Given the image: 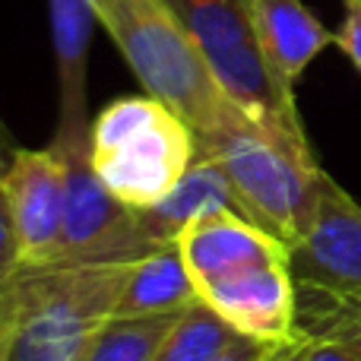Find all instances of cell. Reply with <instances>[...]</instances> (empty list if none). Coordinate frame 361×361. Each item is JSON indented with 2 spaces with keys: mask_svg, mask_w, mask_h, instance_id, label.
Listing matches in <instances>:
<instances>
[{
  "mask_svg": "<svg viewBox=\"0 0 361 361\" xmlns=\"http://www.w3.org/2000/svg\"><path fill=\"white\" fill-rule=\"evenodd\" d=\"M178 314L159 317H111L76 361H152Z\"/></svg>",
  "mask_w": 361,
  "mask_h": 361,
  "instance_id": "15",
  "label": "cell"
},
{
  "mask_svg": "<svg viewBox=\"0 0 361 361\" xmlns=\"http://www.w3.org/2000/svg\"><path fill=\"white\" fill-rule=\"evenodd\" d=\"M197 156V130L146 92L108 102L89 127V159L95 175L137 212L162 203Z\"/></svg>",
  "mask_w": 361,
  "mask_h": 361,
  "instance_id": "4",
  "label": "cell"
},
{
  "mask_svg": "<svg viewBox=\"0 0 361 361\" xmlns=\"http://www.w3.org/2000/svg\"><path fill=\"white\" fill-rule=\"evenodd\" d=\"M178 250L193 286L260 263H292V250L235 209L206 212L178 235Z\"/></svg>",
  "mask_w": 361,
  "mask_h": 361,
  "instance_id": "9",
  "label": "cell"
},
{
  "mask_svg": "<svg viewBox=\"0 0 361 361\" xmlns=\"http://www.w3.org/2000/svg\"><path fill=\"white\" fill-rule=\"evenodd\" d=\"M4 193L23 267L57 260L63 235V162L54 146L13 152L4 169Z\"/></svg>",
  "mask_w": 361,
  "mask_h": 361,
  "instance_id": "7",
  "label": "cell"
},
{
  "mask_svg": "<svg viewBox=\"0 0 361 361\" xmlns=\"http://www.w3.org/2000/svg\"><path fill=\"white\" fill-rule=\"evenodd\" d=\"M140 257H61L23 267L6 295V361H76L92 336L118 314Z\"/></svg>",
  "mask_w": 361,
  "mask_h": 361,
  "instance_id": "1",
  "label": "cell"
},
{
  "mask_svg": "<svg viewBox=\"0 0 361 361\" xmlns=\"http://www.w3.org/2000/svg\"><path fill=\"white\" fill-rule=\"evenodd\" d=\"M48 10L57 63V127H89L92 114L86 102V70L99 13L92 0H48Z\"/></svg>",
  "mask_w": 361,
  "mask_h": 361,
  "instance_id": "10",
  "label": "cell"
},
{
  "mask_svg": "<svg viewBox=\"0 0 361 361\" xmlns=\"http://www.w3.org/2000/svg\"><path fill=\"white\" fill-rule=\"evenodd\" d=\"M336 44L345 57L361 70V6L345 0V16L336 32Z\"/></svg>",
  "mask_w": 361,
  "mask_h": 361,
  "instance_id": "17",
  "label": "cell"
},
{
  "mask_svg": "<svg viewBox=\"0 0 361 361\" xmlns=\"http://www.w3.org/2000/svg\"><path fill=\"white\" fill-rule=\"evenodd\" d=\"M273 361H305V333H301V330L295 333V336L282 345V352Z\"/></svg>",
  "mask_w": 361,
  "mask_h": 361,
  "instance_id": "19",
  "label": "cell"
},
{
  "mask_svg": "<svg viewBox=\"0 0 361 361\" xmlns=\"http://www.w3.org/2000/svg\"><path fill=\"white\" fill-rule=\"evenodd\" d=\"M99 25L118 44L121 57L146 95L178 111L197 137L235 121L241 108L219 89L193 38L165 0H92Z\"/></svg>",
  "mask_w": 361,
  "mask_h": 361,
  "instance_id": "3",
  "label": "cell"
},
{
  "mask_svg": "<svg viewBox=\"0 0 361 361\" xmlns=\"http://www.w3.org/2000/svg\"><path fill=\"white\" fill-rule=\"evenodd\" d=\"M288 343V339H286ZM286 343H263V339H250L241 336L238 343H231L222 355H216L212 361H273L282 352Z\"/></svg>",
  "mask_w": 361,
  "mask_h": 361,
  "instance_id": "18",
  "label": "cell"
},
{
  "mask_svg": "<svg viewBox=\"0 0 361 361\" xmlns=\"http://www.w3.org/2000/svg\"><path fill=\"white\" fill-rule=\"evenodd\" d=\"M10 352V311H6V298L0 305V361H6Z\"/></svg>",
  "mask_w": 361,
  "mask_h": 361,
  "instance_id": "20",
  "label": "cell"
},
{
  "mask_svg": "<svg viewBox=\"0 0 361 361\" xmlns=\"http://www.w3.org/2000/svg\"><path fill=\"white\" fill-rule=\"evenodd\" d=\"M238 339L241 333L231 324H225L206 301L197 298L190 307L178 314L152 361H212Z\"/></svg>",
  "mask_w": 361,
  "mask_h": 361,
  "instance_id": "14",
  "label": "cell"
},
{
  "mask_svg": "<svg viewBox=\"0 0 361 361\" xmlns=\"http://www.w3.org/2000/svg\"><path fill=\"white\" fill-rule=\"evenodd\" d=\"M197 295L241 336L286 343L298 333V282L292 263L238 269L200 286Z\"/></svg>",
  "mask_w": 361,
  "mask_h": 361,
  "instance_id": "8",
  "label": "cell"
},
{
  "mask_svg": "<svg viewBox=\"0 0 361 361\" xmlns=\"http://www.w3.org/2000/svg\"><path fill=\"white\" fill-rule=\"evenodd\" d=\"M292 276L317 298L361 301V203L333 178L311 225L292 244Z\"/></svg>",
  "mask_w": 361,
  "mask_h": 361,
  "instance_id": "6",
  "label": "cell"
},
{
  "mask_svg": "<svg viewBox=\"0 0 361 361\" xmlns=\"http://www.w3.org/2000/svg\"><path fill=\"white\" fill-rule=\"evenodd\" d=\"M193 38L212 80L267 130L307 140L295 89L276 73L260 42L254 0H165Z\"/></svg>",
  "mask_w": 361,
  "mask_h": 361,
  "instance_id": "5",
  "label": "cell"
},
{
  "mask_svg": "<svg viewBox=\"0 0 361 361\" xmlns=\"http://www.w3.org/2000/svg\"><path fill=\"white\" fill-rule=\"evenodd\" d=\"M197 286L184 267L178 244H165L143 254L130 269L127 288L118 301L114 317H159L180 314L197 301Z\"/></svg>",
  "mask_w": 361,
  "mask_h": 361,
  "instance_id": "13",
  "label": "cell"
},
{
  "mask_svg": "<svg viewBox=\"0 0 361 361\" xmlns=\"http://www.w3.org/2000/svg\"><path fill=\"white\" fill-rule=\"evenodd\" d=\"M254 16L269 63L292 89L324 48L336 42L301 0H254Z\"/></svg>",
  "mask_w": 361,
  "mask_h": 361,
  "instance_id": "11",
  "label": "cell"
},
{
  "mask_svg": "<svg viewBox=\"0 0 361 361\" xmlns=\"http://www.w3.org/2000/svg\"><path fill=\"white\" fill-rule=\"evenodd\" d=\"M19 273H23V254H19V238H16V228H13L10 206H6L4 169H0V305L10 295Z\"/></svg>",
  "mask_w": 361,
  "mask_h": 361,
  "instance_id": "16",
  "label": "cell"
},
{
  "mask_svg": "<svg viewBox=\"0 0 361 361\" xmlns=\"http://www.w3.org/2000/svg\"><path fill=\"white\" fill-rule=\"evenodd\" d=\"M197 143L200 156L209 159L231 184L241 216L292 250L311 225L330 178L314 159L311 143L267 130L244 111L219 130L197 137Z\"/></svg>",
  "mask_w": 361,
  "mask_h": 361,
  "instance_id": "2",
  "label": "cell"
},
{
  "mask_svg": "<svg viewBox=\"0 0 361 361\" xmlns=\"http://www.w3.org/2000/svg\"><path fill=\"white\" fill-rule=\"evenodd\" d=\"M352 4H358V6H361V0H352Z\"/></svg>",
  "mask_w": 361,
  "mask_h": 361,
  "instance_id": "22",
  "label": "cell"
},
{
  "mask_svg": "<svg viewBox=\"0 0 361 361\" xmlns=\"http://www.w3.org/2000/svg\"><path fill=\"white\" fill-rule=\"evenodd\" d=\"M13 152H16V146L10 143V133H6V127L0 124V169H6V162H10Z\"/></svg>",
  "mask_w": 361,
  "mask_h": 361,
  "instance_id": "21",
  "label": "cell"
},
{
  "mask_svg": "<svg viewBox=\"0 0 361 361\" xmlns=\"http://www.w3.org/2000/svg\"><path fill=\"white\" fill-rule=\"evenodd\" d=\"M219 209L241 212V206H238L235 190H231V184L225 180L222 171L206 156H197L190 171L180 178V184L162 203L140 212V225H143L146 238L152 241V247H165V244H178V235L190 222Z\"/></svg>",
  "mask_w": 361,
  "mask_h": 361,
  "instance_id": "12",
  "label": "cell"
}]
</instances>
